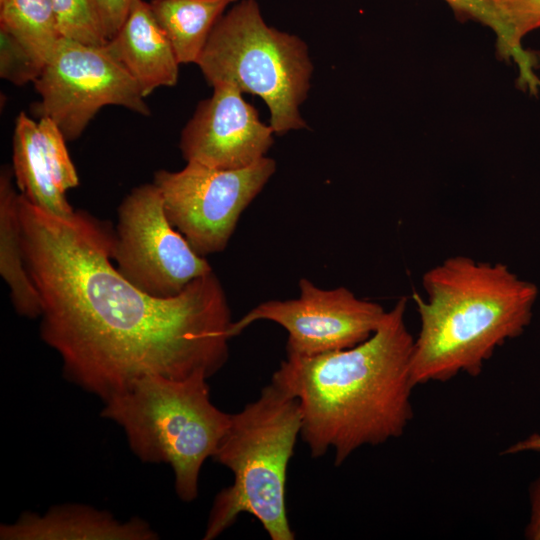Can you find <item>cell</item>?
<instances>
[{"label": "cell", "mask_w": 540, "mask_h": 540, "mask_svg": "<svg viewBox=\"0 0 540 540\" xmlns=\"http://www.w3.org/2000/svg\"><path fill=\"white\" fill-rule=\"evenodd\" d=\"M91 15L106 41L124 24L136 0H86Z\"/></svg>", "instance_id": "obj_23"}, {"label": "cell", "mask_w": 540, "mask_h": 540, "mask_svg": "<svg viewBox=\"0 0 540 540\" xmlns=\"http://www.w3.org/2000/svg\"><path fill=\"white\" fill-rule=\"evenodd\" d=\"M12 169L0 173V273L10 289L16 312L26 318L41 315L38 292L27 272L20 241L19 193Z\"/></svg>", "instance_id": "obj_15"}, {"label": "cell", "mask_w": 540, "mask_h": 540, "mask_svg": "<svg viewBox=\"0 0 540 540\" xmlns=\"http://www.w3.org/2000/svg\"><path fill=\"white\" fill-rule=\"evenodd\" d=\"M301 427L298 400L272 381L256 400L231 414L212 458L233 473V483L215 497L203 539H215L242 513L258 520L272 540L295 538L287 515L286 481Z\"/></svg>", "instance_id": "obj_4"}, {"label": "cell", "mask_w": 540, "mask_h": 540, "mask_svg": "<svg viewBox=\"0 0 540 540\" xmlns=\"http://www.w3.org/2000/svg\"><path fill=\"white\" fill-rule=\"evenodd\" d=\"M156 532L139 518L115 519L84 505L55 506L44 515L26 512L2 524L1 540H154Z\"/></svg>", "instance_id": "obj_13"}, {"label": "cell", "mask_w": 540, "mask_h": 540, "mask_svg": "<svg viewBox=\"0 0 540 540\" xmlns=\"http://www.w3.org/2000/svg\"><path fill=\"white\" fill-rule=\"evenodd\" d=\"M207 377L148 376L104 401L101 416L119 425L143 462L168 464L184 502L199 494V475L213 457L231 419L210 400Z\"/></svg>", "instance_id": "obj_5"}, {"label": "cell", "mask_w": 540, "mask_h": 540, "mask_svg": "<svg viewBox=\"0 0 540 540\" xmlns=\"http://www.w3.org/2000/svg\"><path fill=\"white\" fill-rule=\"evenodd\" d=\"M39 141L58 188L66 193L79 184V177L59 127L48 117L37 123Z\"/></svg>", "instance_id": "obj_19"}, {"label": "cell", "mask_w": 540, "mask_h": 540, "mask_svg": "<svg viewBox=\"0 0 540 540\" xmlns=\"http://www.w3.org/2000/svg\"><path fill=\"white\" fill-rule=\"evenodd\" d=\"M540 452V433H533L530 436L515 442L508 446L503 455H513L522 452Z\"/></svg>", "instance_id": "obj_25"}, {"label": "cell", "mask_w": 540, "mask_h": 540, "mask_svg": "<svg viewBox=\"0 0 540 540\" xmlns=\"http://www.w3.org/2000/svg\"><path fill=\"white\" fill-rule=\"evenodd\" d=\"M426 298L413 294L420 327L414 337L415 386L478 376L496 349L529 326L538 289L507 265L464 255L445 259L422 277Z\"/></svg>", "instance_id": "obj_3"}, {"label": "cell", "mask_w": 540, "mask_h": 540, "mask_svg": "<svg viewBox=\"0 0 540 540\" xmlns=\"http://www.w3.org/2000/svg\"><path fill=\"white\" fill-rule=\"evenodd\" d=\"M196 64L212 87L230 84L261 97L274 133L307 128L299 107L313 71L308 47L268 26L256 0H241L222 15Z\"/></svg>", "instance_id": "obj_6"}, {"label": "cell", "mask_w": 540, "mask_h": 540, "mask_svg": "<svg viewBox=\"0 0 540 540\" xmlns=\"http://www.w3.org/2000/svg\"><path fill=\"white\" fill-rule=\"evenodd\" d=\"M104 47L134 79L145 98L155 89L174 86L178 81L180 63L149 2L136 0L122 27Z\"/></svg>", "instance_id": "obj_12"}, {"label": "cell", "mask_w": 540, "mask_h": 540, "mask_svg": "<svg viewBox=\"0 0 540 540\" xmlns=\"http://www.w3.org/2000/svg\"><path fill=\"white\" fill-rule=\"evenodd\" d=\"M400 298L365 341L315 356H287L271 381L299 402L300 437L313 458L334 450L341 465L357 449L400 437L413 418L414 336Z\"/></svg>", "instance_id": "obj_2"}, {"label": "cell", "mask_w": 540, "mask_h": 540, "mask_svg": "<svg viewBox=\"0 0 540 540\" xmlns=\"http://www.w3.org/2000/svg\"><path fill=\"white\" fill-rule=\"evenodd\" d=\"M504 17L515 43L522 47V39L540 28V0H494Z\"/></svg>", "instance_id": "obj_22"}, {"label": "cell", "mask_w": 540, "mask_h": 540, "mask_svg": "<svg viewBox=\"0 0 540 540\" xmlns=\"http://www.w3.org/2000/svg\"><path fill=\"white\" fill-rule=\"evenodd\" d=\"M12 172L19 193L32 204L59 217H69L74 209L57 186L41 148L37 123L21 112L12 140Z\"/></svg>", "instance_id": "obj_14"}, {"label": "cell", "mask_w": 540, "mask_h": 540, "mask_svg": "<svg viewBox=\"0 0 540 540\" xmlns=\"http://www.w3.org/2000/svg\"><path fill=\"white\" fill-rule=\"evenodd\" d=\"M530 517L525 527L527 540H540V474L529 486Z\"/></svg>", "instance_id": "obj_24"}, {"label": "cell", "mask_w": 540, "mask_h": 540, "mask_svg": "<svg viewBox=\"0 0 540 540\" xmlns=\"http://www.w3.org/2000/svg\"><path fill=\"white\" fill-rule=\"evenodd\" d=\"M385 314L380 304L360 299L345 287L321 289L301 278L298 298L260 303L233 321L229 333L232 338L256 321H272L288 333L287 356L309 357L365 341Z\"/></svg>", "instance_id": "obj_10"}, {"label": "cell", "mask_w": 540, "mask_h": 540, "mask_svg": "<svg viewBox=\"0 0 540 540\" xmlns=\"http://www.w3.org/2000/svg\"><path fill=\"white\" fill-rule=\"evenodd\" d=\"M117 213L112 261L119 274L142 292L171 298L213 271L169 222L153 182L133 188Z\"/></svg>", "instance_id": "obj_8"}, {"label": "cell", "mask_w": 540, "mask_h": 540, "mask_svg": "<svg viewBox=\"0 0 540 540\" xmlns=\"http://www.w3.org/2000/svg\"><path fill=\"white\" fill-rule=\"evenodd\" d=\"M43 64L8 31L0 28V76L18 86L35 82Z\"/></svg>", "instance_id": "obj_21"}, {"label": "cell", "mask_w": 540, "mask_h": 540, "mask_svg": "<svg viewBox=\"0 0 540 540\" xmlns=\"http://www.w3.org/2000/svg\"><path fill=\"white\" fill-rule=\"evenodd\" d=\"M49 1L62 37L94 46H104L107 43L91 15L86 0Z\"/></svg>", "instance_id": "obj_20"}, {"label": "cell", "mask_w": 540, "mask_h": 540, "mask_svg": "<svg viewBox=\"0 0 540 540\" xmlns=\"http://www.w3.org/2000/svg\"><path fill=\"white\" fill-rule=\"evenodd\" d=\"M238 0H151L152 13L167 35L180 64L197 63L209 36Z\"/></svg>", "instance_id": "obj_16"}, {"label": "cell", "mask_w": 540, "mask_h": 540, "mask_svg": "<svg viewBox=\"0 0 540 540\" xmlns=\"http://www.w3.org/2000/svg\"><path fill=\"white\" fill-rule=\"evenodd\" d=\"M34 85L40 118H50L67 141L78 139L106 105L150 115L137 83L104 46L62 37Z\"/></svg>", "instance_id": "obj_9"}, {"label": "cell", "mask_w": 540, "mask_h": 540, "mask_svg": "<svg viewBox=\"0 0 540 540\" xmlns=\"http://www.w3.org/2000/svg\"><path fill=\"white\" fill-rule=\"evenodd\" d=\"M0 28L45 66L62 35L49 0H0Z\"/></svg>", "instance_id": "obj_17"}, {"label": "cell", "mask_w": 540, "mask_h": 540, "mask_svg": "<svg viewBox=\"0 0 540 540\" xmlns=\"http://www.w3.org/2000/svg\"><path fill=\"white\" fill-rule=\"evenodd\" d=\"M275 171L276 162L266 156L242 169L187 162L179 171L155 172L153 183L169 222L205 257L227 247L242 212Z\"/></svg>", "instance_id": "obj_7"}, {"label": "cell", "mask_w": 540, "mask_h": 540, "mask_svg": "<svg viewBox=\"0 0 540 540\" xmlns=\"http://www.w3.org/2000/svg\"><path fill=\"white\" fill-rule=\"evenodd\" d=\"M230 84L213 86L183 128L179 148L186 162L217 169H242L265 157L274 130Z\"/></svg>", "instance_id": "obj_11"}, {"label": "cell", "mask_w": 540, "mask_h": 540, "mask_svg": "<svg viewBox=\"0 0 540 540\" xmlns=\"http://www.w3.org/2000/svg\"><path fill=\"white\" fill-rule=\"evenodd\" d=\"M18 210L40 336L69 381L104 402L144 377L210 378L227 362L233 321L213 271L177 296L152 297L117 271L109 222L83 210L59 217L20 193Z\"/></svg>", "instance_id": "obj_1"}, {"label": "cell", "mask_w": 540, "mask_h": 540, "mask_svg": "<svg viewBox=\"0 0 540 540\" xmlns=\"http://www.w3.org/2000/svg\"><path fill=\"white\" fill-rule=\"evenodd\" d=\"M455 16L473 20L489 27L496 35L497 52L502 59L512 60L519 71L518 85L530 94H537L540 80L535 73L537 56L518 46L494 0H444Z\"/></svg>", "instance_id": "obj_18"}]
</instances>
